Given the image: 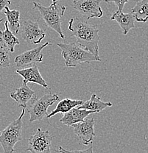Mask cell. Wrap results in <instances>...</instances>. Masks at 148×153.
Wrapping results in <instances>:
<instances>
[{"instance_id": "6da1fadb", "label": "cell", "mask_w": 148, "mask_h": 153, "mask_svg": "<svg viewBox=\"0 0 148 153\" xmlns=\"http://www.w3.org/2000/svg\"><path fill=\"white\" fill-rule=\"evenodd\" d=\"M69 30L72 32L71 36H74L80 47L89 51L96 57L99 56L98 42L100 30L83 19L72 18L69 22Z\"/></svg>"}, {"instance_id": "7a4b0ae2", "label": "cell", "mask_w": 148, "mask_h": 153, "mask_svg": "<svg viewBox=\"0 0 148 153\" xmlns=\"http://www.w3.org/2000/svg\"><path fill=\"white\" fill-rule=\"evenodd\" d=\"M58 46L61 49V55L66 67H76L81 63H89L92 61H100V57H96L89 51L80 47L77 43H59Z\"/></svg>"}, {"instance_id": "3957f363", "label": "cell", "mask_w": 148, "mask_h": 153, "mask_svg": "<svg viewBox=\"0 0 148 153\" xmlns=\"http://www.w3.org/2000/svg\"><path fill=\"white\" fill-rule=\"evenodd\" d=\"M34 9L39 10L46 25L55 30L62 39H65V36L61 28V18L64 15L66 7L57 3H52L48 7H45L38 2H33Z\"/></svg>"}, {"instance_id": "277c9868", "label": "cell", "mask_w": 148, "mask_h": 153, "mask_svg": "<svg viewBox=\"0 0 148 153\" xmlns=\"http://www.w3.org/2000/svg\"><path fill=\"white\" fill-rule=\"evenodd\" d=\"M25 114V108H22L19 117L0 132V143L4 153H13L16 143L22 140V118Z\"/></svg>"}, {"instance_id": "5b68a950", "label": "cell", "mask_w": 148, "mask_h": 153, "mask_svg": "<svg viewBox=\"0 0 148 153\" xmlns=\"http://www.w3.org/2000/svg\"><path fill=\"white\" fill-rule=\"evenodd\" d=\"M59 100V96L52 94H46L40 99H34L28 108V114H30V122L35 121H41L47 114L49 106L55 104Z\"/></svg>"}, {"instance_id": "8992f818", "label": "cell", "mask_w": 148, "mask_h": 153, "mask_svg": "<svg viewBox=\"0 0 148 153\" xmlns=\"http://www.w3.org/2000/svg\"><path fill=\"white\" fill-rule=\"evenodd\" d=\"M53 137L49 135L48 130L39 128L36 133L28 139L27 151L31 153H51V144Z\"/></svg>"}, {"instance_id": "52a82bcc", "label": "cell", "mask_w": 148, "mask_h": 153, "mask_svg": "<svg viewBox=\"0 0 148 153\" xmlns=\"http://www.w3.org/2000/svg\"><path fill=\"white\" fill-rule=\"evenodd\" d=\"M21 36L22 39L30 44H38L45 38L44 30L39 27L38 22L27 20L20 26Z\"/></svg>"}, {"instance_id": "ba28073f", "label": "cell", "mask_w": 148, "mask_h": 153, "mask_svg": "<svg viewBox=\"0 0 148 153\" xmlns=\"http://www.w3.org/2000/svg\"><path fill=\"white\" fill-rule=\"evenodd\" d=\"M103 0H74V9L80 13L87 19L101 18L103 11L100 3Z\"/></svg>"}, {"instance_id": "9c48e42d", "label": "cell", "mask_w": 148, "mask_h": 153, "mask_svg": "<svg viewBox=\"0 0 148 153\" xmlns=\"http://www.w3.org/2000/svg\"><path fill=\"white\" fill-rule=\"evenodd\" d=\"M49 44V43L47 42L41 45V47L26 51L19 55L18 56L16 57L15 60H14L16 66L19 69H22V68H28V67L36 65L38 63H41L43 59V55L41 52Z\"/></svg>"}, {"instance_id": "30bf717a", "label": "cell", "mask_w": 148, "mask_h": 153, "mask_svg": "<svg viewBox=\"0 0 148 153\" xmlns=\"http://www.w3.org/2000/svg\"><path fill=\"white\" fill-rule=\"evenodd\" d=\"M94 124V119L91 118L85 119L83 122L71 125L74 133L80 140L83 144L88 146L93 142V138L95 136Z\"/></svg>"}, {"instance_id": "8fae6325", "label": "cell", "mask_w": 148, "mask_h": 153, "mask_svg": "<svg viewBox=\"0 0 148 153\" xmlns=\"http://www.w3.org/2000/svg\"><path fill=\"white\" fill-rule=\"evenodd\" d=\"M16 72L23 77V84H27L28 82H33V83L39 84V85L44 87V88H49L47 82L42 77L39 68L36 65H33L32 66L22 68V69H17Z\"/></svg>"}, {"instance_id": "7c38bea8", "label": "cell", "mask_w": 148, "mask_h": 153, "mask_svg": "<svg viewBox=\"0 0 148 153\" xmlns=\"http://www.w3.org/2000/svg\"><path fill=\"white\" fill-rule=\"evenodd\" d=\"M10 97L13 99L19 107L22 108H26L28 102L30 100L36 98V93L27 84H23L21 87L16 89L13 91L10 92Z\"/></svg>"}, {"instance_id": "4fadbf2b", "label": "cell", "mask_w": 148, "mask_h": 153, "mask_svg": "<svg viewBox=\"0 0 148 153\" xmlns=\"http://www.w3.org/2000/svg\"><path fill=\"white\" fill-rule=\"evenodd\" d=\"M93 113L94 112L92 111H87V110L80 109L78 108H74L68 112L63 114V116L60 119V122L64 125L70 127L74 124L83 122L87 116Z\"/></svg>"}, {"instance_id": "5bb4252c", "label": "cell", "mask_w": 148, "mask_h": 153, "mask_svg": "<svg viewBox=\"0 0 148 153\" xmlns=\"http://www.w3.org/2000/svg\"><path fill=\"white\" fill-rule=\"evenodd\" d=\"M111 20L116 21L119 24L125 36L128 34L131 29L135 27V19L131 13H124L123 12L117 11L111 16Z\"/></svg>"}, {"instance_id": "9a60e30c", "label": "cell", "mask_w": 148, "mask_h": 153, "mask_svg": "<svg viewBox=\"0 0 148 153\" xmlns=\"http://www.w3.org/2000/svg\"><path fill=\"white\" fill-rule=\"evenodd\" d=\"M112 106L113 104L111 102H103L96 94H93L91 97L90 100L86 102H84L82 105L77 107V108H80V109L87 110V111H92L94 113H99L100 111H103L106 108Z\"/></svg>"}, {"instance_id": "2e32d148", "label": "cell", "mask_w": 148, "mask_h": 153, "mask_svg": "<svg viewBox=\"0 0 148 153\" xmlns=\"http://www.w3.org/2000/svg\"><path fill=\"white\" fill-rule=\"evenodd\" d=\"M83 100H71L69 98H65L63 100H60L59 102L57 105L56 108L54 111H52L50 114L47 115V117L49 118L52 117L57 114H65L68 112L71 109L74 108H77L83 103Z\"/></svg>"}, {"instance_id": "e0dca14e", "label": "cell", "mask_w": 148, "mask_h": 153, "mask_svg": "<svg viewBox=\"0 0 148 153\" xmlns=\"http://www.w3.org/2000/svg\"><path fill=\"white\" fill-rule=\"evenodd\" d=\"M0 41H1L7 47L11 53L14 52L16 46L20 44L16 36L9 29L8 23L7 21L4 23V30L3 31L0 30Z\"/></svg>"}, {"instance_id": "ac0fdd59", "label": "cell", "mask_w": 148, "mask_h": 153, "mask_svg": "<svg viewBox=\"0 0 148 153\" xmlns=\"http://www.w3.org/2000/svg\"><path fill=\"white\" fill-rule=\"evenodd\" d=\"M3 13L7 17V22L10 30L15 36L19 34L20 29V12L16 10H10L8 7H4Z\"/></svg>"}, {"instance_id": "d6986e66", "label": "cell", "mask_w": 148, "mask_h": 153, "mask_svg": "<svg viewBox=\"0 0 148 153\" xmlns=\"http://www.w3.org/2000/svg\"><path fill=\"white\" fill-rule=\"evenodd\" d=\"M134 19L138 22H147L148 20V0H140L131 10Z\"/></svg>"}, {"instance_id": "ffe728a7", "label": "cell", "mask_w": 148, "mask_h": 153, "mask_svg": "<svg viewBox=\"0 0 148 153\" xmlns=\"http://www.w3.org/2000/svg\"><path fill=\"white\" fill-rule=\"evenodd\" d=\"M7 47L0 41V67H9L10 66V55Z\"/></svg>"}, {"instance_id": "44dd1931", "label": "cell", "mask_w": 148, "mask_h": 153, "mask_svg": "<svg viewBox=\"0 0 148 153\" xmlns=\"http://www.w3.org/2000/svg\"><path fill=\"white\" fill-rule=\"evenodd\" d=\"M56 152H60V153H94L93 152V146H92V143L90 144L89 148L87 149H83V150H74V151H69L66 150V149H63V147L62 146H59L58 149L55 150Z\"/></svg>"}, {"instance_id": "7402d4cb", "label": "cell", "mask_w": 148, "mask_h": 153, "mask_svg": "<svg viewBox=\"0 0 148 153\" xmlns=\"http://www.w3.org/2000/svg\"><path fill=\"white\" fill-rule=\"evenodd\" d=\"M105 1L107 3L114 2L117 8V11H119V12H122L125 4L128 2V0H105Z\"/></svg>"}, {"instance_id": "603a6c76", "label": "cell", "mask_w": 148, "mask_h": 153, "mask_svg": "<svg viewBox=\"0 0 148 153\" xmlns=\"http://www.w3.org/2000/svg\"><path fill=\"white\" fill-rule=\"evenodd\" d=\"M11 4L10 0H0V14L3 12L4 7H8Z\"/></svg>"}, {"instance_id": "cb8c5ba5", "label": "cell", "mask_w": 148, "mask_h": 153, "mask_svg": "<svg viewBox=\"0 0 148 153\" xmlns=\"http://www.w3.org/2000/svg\"><path fill=\"white\" fill-rule=\"evenodd\" d=\"M52 3H57L59 0H52Z\"/></svg>"}, {"instance_id": "d4e9b609", "label": "cell", "mask_w": 148, "mask_h": 153, "mask_svg": "<svg viewBox=\"0 0 148 153\" xmlns=\"http://www.w3.org/2000/svg\"><path fill=\"white\" fill-rule=\"evenodd\" d=\"M3 22V19H0V24H1V22Z\"/></svg>"}, {"instance_id": "484cf974", "label": "cell", "mask_w": 148, "mask_h": 153, "mask_svg": "<svg viewBox=\"0 0 148 153\" xmlns=\"http://www.w3.org/2000/svg\"><path fill=\"white\" fill-rule=\"evenodd\" d=\"M0 132H1V130H0Z\"/></svg>"}]
</instances>
